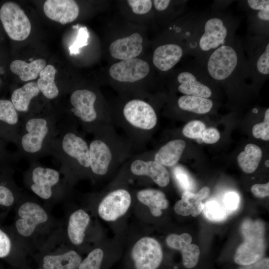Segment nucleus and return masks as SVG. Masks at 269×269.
Segmentation results:
<instances>
[{"instance_id": "1", "label": "nucleus", "mask_w": 269, "mask_h": 269, "mask_svg": "<svg viewBox=\"0 0 269 269\" xmlns=\"http://www.w3.org/2000/svg\"><path fill=\"white\" fill-rule=\"evenodd\" d=\"M75 126V122L60 121L49 149V155L60 164V171L67 181L90 170L89 145Z\"/></svg>"}, {"instance_id": "2", "label": "nucleus", "mask_w": 269, "mask_h": 269, "mask_svg": "<svg viewBox=\"0 0 269 269\" xmlns=\"http://www.w3.org/2000/svg\"><path fill=\"white\" fill-rule=\"evenodd\" d=\"M237 18L221 10L200 14L195 34L186 45L187 53L199 60L236 37Z\"/></svg>"}, {"instance_id": "3", "label": "nucleus", "mask_w": 269, "mask_h": 269, "mask_svg": "<svg viewBox=\"0 0 269 269\" xmlns=\"http://www.w3.org/2000/svg\"><path fill=\"white\" fill-rule=\"evenodd\" d=\"M59 121L58 117L51 114L23 117L16 142L19 156L30 163L49 155Z\"/></svg>"}, {"instance_id": "4", "label": "nucleus", "mask_w": 269, "mask_h": 269, "mask_svg": "<svg viewBox=\"0 0 269 269\" xmlns=\"http://www.w3.org/2000/svg\"><path fill=\"white\" fill-rule=\"evenodd\" d=\"M61 172L45 167L38 161L29 163L24 174L26 186L40 198L49 200L63 196L65 180L61 179Z\"/></svg>"}, {"instance_id": "5", "label": "nucleus", "mask_w": 269, "mask_h": 269, "mask_svg": "<svg viewBox=\"0 0 269 269\" xmlns=\"http://www.w3.org/2000/svg\"><path fill=\"white\" fill-rule=\"evenodd\" d=\"M254 83L269 76V38L249 35L242 41Z\"/></svg>"}, {"instance_id": "6", "label": "nucleus", "mask_w": 269, "mask_h": 269, "mask_svg": "<svg viewBox=\"0 0 269 269\" xmlns=\"http://www.w3.org/2000/svg\"><path fill=\"white\" fill-rule=\"evenodd\" d=\"M177 89L184 95L209 99L213 94L211 84L214 83L195 61L189 68L178 73Z\"/></svg>"}, {"instance_id": "7", "label": "nucleus", "mask_w": 269, "mask_h": 269, "mask_svg": "<svg viewBox=\"0 0 269 269\" xmlns=\"http://www.w3.org/2000/svg\"><path fill=\"white\" fill-rule=\"evenodd\" d=\"M0 19L10 38L16 41L26 39L31 31V23L24 11L17 3L8 1L0 8Z\"/></svg>"}, {"instance_id": "8", "label": "nucleus", "mask_w": 269, "mask_h": 269, "mask_svg": "<svg viewBox=\"0 0 269 269\" xmlns=\"http://www.w3.org/2000/svg\"><path fill=\"white\" fill-rule=\"evenodd\" d=\"M17 215L15 228L23 238L31 237L39 226L49 220L46 211L39 204L30 200L22 201L17 210Z\"/></svg>"}, {"instance_id": "9", "label": "nucleus", "mask_w": 269, "mask_h": 269, "mask_svg": "<svg viewBox=\"0 0 269 269\" xmlns=\"http://www.w3.org/2000/svg\"><path fill=\"white\" fill-rule=\"evenodd\" d=\"M70 112L88 131H94L98 114L95 108L96 94L88 89L74 91L70 96Z\"/></svg>"}, {"instance_id": "10", "label": "nucleus", "mask_w": 269, "mask_h": 269, "mask_svg": "<svg viewBox=\"0 0 269 269\" xmlns=\"http://www.w3.org/2000/svg\"><path fill=\"white\" fill-rule=\"evenodd\" d=\"M131 255L136 269H156L163 258L160 244L150 237H144L138 240L132 249Z\"/></svg>"}, {"instance_id": "11", "label": "nucleus", "mask_w": 269, "mask_h": 269, "mask_svg": "<svg viewBox=\"0 0 269 269\" xmlns=\"http://www.w3.org/2000/svg\"><path fill=\"white\" fill-rule=\"evenodd\" d=\"M241 3L248 15L251 35L269 37V0H247Z\"/></svg>"}, {"instance_id": "12", "label": "nucleus", "mask_w": 269, "mask_h": 269, "mask_svg": "<svg viewBox=\"0 0 269 269\" xmlns=\"http://www.w3.org/2000/svg\"><path fill=\"white\" fill-rule=\"evenodd\" d=\"M131 201V196L128 190L124 189L114 190L100 202L98 214L105 221H115L127 212Z\"/></svg>"}, {"instance_id": "13", "label": "nucleus", "mask_w": 269, "mask_h": 269, "mask_svg": "<svg viewBox=\"0 0 269 269\" xmlns=\"http://www.w3.org/2000/svg\"><path fill=\"white\" fill-rule=\"evenodd\" d=\"M123 114L130 124L141 130H151L157 121L156 114L151 106L138 99L128 102L124 108Z\"/></svg>"}, {"instance_id": "14", "label": "nucleus", "mask_w": 269, "mask_h": 269, "mask_svg": "<svg viewBox=\"0 0 269 269\" xmlns=\"http://www.w3.org/2000/svg\"><path fill=\"white\" fill-rule=\"evenodd\" d=\"M150 67L145 61L137 58L122 60L112 65L110 76L123 82H134L142 79L149 73Z\"/></svg>"}, {"instance_id": "15", "label": "nucleus", "mask_w": 269, "mask_h": 269, "mask_svg": "<svg viewBox=\"0 0 269 269\" xmlns=\"http://www.w3.org/2000/svg\"><path fill=\"white\" fill-rule=\"evenodd\" d=\"M43 10L49 18L62 24L75 20L79 12L78 4L72 0H46Z\"/></svg>"}, {"instance_id": "16", "label": "nucleus", "mask_w": 269, "mask_h": 269, "mask_svg": "<svg viewBox=\"0 0 269 269\" xmlns=\"http://www.w3.org/2000/svg\"><path fill=\"white\" fill-rule=\"evenodd\" d=\"M187 53L183 45L175 43H166L158 46L153 52L152 61L159 70L166 72L173 68Z\"/></svg>"}, {"instance_id": "17", "label": "nucleus", "mask_w": 269, "mask_h": 269, "mask_svg": "<svg viewBox=\"0 0 269 269\" xmlns=\"http://www.w3.org/2000/svg\"><path fill=\"white\" fill-rule=\"evenodd\" d=\"M89 148L90 170L96 175L106 174L112 159L110 147L103 140L96 138L91 142Z\"/></svg>"}, {"instance_id": "18", "label": "nucleus", "mask_w": 269, "mask_h": 269, "mask_svg": "<svg viewBox=\"0 0 269 269\" xmlns=\"http://www.w3.org/2000/svg\"><path fill=\"white\" fill-rule=\"evenodd\" d=\"M143 39L137 32L113 42L109 47L111 55L118 59L128 60L137 57L142 50Z\"/></svg>"}, {"instance_id": "19", "label": "nucleus", "mask_w": 269, "mask_h": 269, "mask_svg": "<svg viewBox=\"0 0 269 269\" xmlns=\"http://www.w3.org/2000/svg\"><path fill=\"white\" fill-rule=\"evenodd\" d=\"M131 172L135 175L147 176L158 186L165 187L170 181V175L167 169L154 160L145 161L136 159L130 166Z\"/></svg>"}, {"instance_id": "20", "label": "nucleus", "mask_w": 269, "mask_h": 269, "mask_svg": "<svg viewBox=\"0 0 269 269\" xmlns=\"http://www.w3.org/2000/svg\"><path fill=\"white\" fill-rule=\"evenodd\" d=\"M266 246L264 238L245 239L237 250L235 262L243 266L253 264L263 258Z\"/></svg>"}, {"instance_id": "21", "label": "nucleus", "mask_w": 269, "mask_h": 269, "mask_svg": "<svg viewBox=\"0 0 269 269\" xmlns=\"http://www.w3.org/2000/svg\"><path fill=\"white\" fill-rule=\"evenodd\" d=\"M90 220L89 214L82 209L76 210L70 214L66 231L68 239L73 245L79 246L83 243Z\"/></svg>"}, {"instance_id": "22", "label": "nucleus", "mask_w": 269, "mask_h": 269, "mask_svg": "<svg viewBox=\"0 0 269 269\" xmlns=\"http://www.w3.org/2000/svg\"><path fill=\"white\" fill-rule=\"evenodd\" d=\"M82 261L79 254L69 250L58 254H47L42 259L43 269H77Z\"/></svg>"}, {"instance_id": "23", "label": "nucleus", "mask_w": 269, "mask_h": 269, "mask_svg": "<svg viewBox=\"0 0 269 269\" xmlns=\"http://www.w3.org/2000/svg\"><path fill=\"white\" fill-rule=\"evenodd\" d=\"M186 142L182 139L171 140L161 147L156 152L154 160L164 166L175 165L185 148Z\"/></svg>"}, {"instance_id": "24", "label": "nucleus", "mask_w": 269, "mask_h": 269, "mask_svg": "<svg viewBox=\"0 0 269 269\" xmlns=\"http://www.w3.org/2000/svg\"><path fill=\"white\" fill-rule=\"evenodd\" d=\"M138 200L148 207L151 214L155 217L162 214V211L168 206V201L162 191L154 189L139 190L136 194Z\"/></svg>"}, {"instance_id": "25", "label": "nucleus", "mask_w": 269, "mask_h": 269, "mask_svg": "<svg viewBox=\"0 0 269 269\" xmlns=\"http://www.w3.org/2000/svg\"><path fill=\"white\" fill-rule=\"evenodd\" d=\"M40 92L37 83L30 82L13 91L11 101L18 112L25 114V117L30 110L31 100Z\"/></svg>"}, {"instance_id": "26", "label": "nucleus", "mask_w": 269, "mask_h": 269, "mask_svg": "<svg viewBox=\"0 0 269 269\" xmlns=\"http://www.w3.org/2000/svg\"><path fill=\"white\" fill-rule=\"evenodd\" d=\"M46 61L43 59H37L28 63L20 60L13 61L10 65L12 73L19 76L22 81L35 79L40 72L46 66Z\"/></svg>"}, {"instance_id": "27", "label": "nucleus", "mask_w": 269, "mask_h": 269, "mask_svg": "<svg viewBox=\"0 0 269 269\" xmlns=\"http://www.w3.org/2000/svg\"><path fill=\"white\" fill-rule=\"evenodd\" d=\"M202 201L197 193L184 191L181 199L175 203L174 209L175 213L179 215L187 216L191 215L193 217H196L203 209L204 204Z\"/></svg>"}, {"instance_id": "28", "label": "nucleus", "mask_w": 269, "mask_h": 269, "mask_svg": "<svg viewBox=\"0 0 269 269\" xmlns=\"http://www.w3.org/2000/svg\"><path fill=\"white\" fill-rule=\"evenodd\" d=\"M262 155V150L258 145L252 143L248 144L244 150L238 155L239 165L245 173H253L258 168Z\"/></svg>"}, {"instance_id": "29", "label": "nucleus", "mask_w": 269, "mask_h": 269, "mask_svg": "<svg viewBox=\"0 0 269 269\" xmlns=\"http://www.w3.org/2000/svg\"><path fill=\"white\" fill-rule=\"evenodd\" d=\"M56 69L52 65H47L40 72V78L37 84L40 91L47 99L52 100L57 98L59 94V89L55 83Z\"/></svg>"}, {"instance_id": "30", "label": "nucleus", "mask_w": 269, "mask_h": 269, "mask_svg": "<svg viewBox=\"0 0 269 269\" xmlns=\"http://www.w3.org/2000/svg\"><path fill=\"white\" fill-rule=\"evenodd\" d=\"M177 104L180 109L197 114L208 113L214 105L210 99L189 95L180 97Z\"/></svg>"}, {"instance_id": "31", "label": "nucleus", "mask_w": 269, "mask_h": 269, "mask_svg": "<svg viewBox=\"0 0 269 269\" xmlns=\"http://www.w3.org/2000/svg\"><path fill=\"white\" fill-rule=\"evenodd\" d=\"M0 122L11 128L18 137L21 121H19L18 112L11 101L0 100Z\"/></svg>"}, {"instance_id": "32", "label": "nucleus", "mask_w": 269, "mask_h": 269, "mask_svg": "<svg viewBox=\"0 0 269 269\" xmlns=\"http://www.w3.org/2000/svg\"><path fill=\"white\" fill-rule=\"evenodd\" d=\"M241 232L245 239L264 238L265 226L261 220H252L247 219L241 226Z\"/></svg>"}, {"instance_id": "33", "label": "nucleus", "mask_w": 269, "mask_h": 269, "mask_svg": "<svg viewBox=\"0 0 269 269\" xmlns=\"http://www.w3.org/2000/svg\"><path fill=\"white\" fill-rule=\"evenodd\" d=\"M202 211L206 218L214 222L223 221L228 215L222 205L215 200L208 201L204 204Z\"/></svg>"}, {"instance_id": "34", "label": "nucleus", "mask_w": 269, "mask_h": 269, "mask_svg": "<svg viewBox=\"0 0 269 269\" xmlns=\"http://www.w3.org/2000/svg\"><path fill=\"white\" fill-rule=\"evenodd\" d=\"M103 257V250L99 248H95L81 261L78 269H100Z\"/></svg>"}, {"instance_id": "35", "label": "nucleus", "mask_w": 269, "mask_h": 269, "mask_svg": "<svg viewBox=\"0 0 269 269\" xmlns=\"http://www.w3.org/2000/svg\"><path fill=\"white\" fill-rule=\"evenodd\" d=\"M182 254L183 264L187 268H192L198 263L200 249L198 246L193 244H190L180 251Z\"/></svg>"}, {"instance_id": "36", "label": "nucleus", "mask_w": 269, "mask_h": 269, "mask_svg": "<svg viewBox=\"0 0 269 269\" xmlns=\"http://www.w3.org/2000/svg\"><path fill=\"white\" fill-rule=\"evenodd\" d=\"M206 129L204 123L199 120H194L189 122L184 127L182 133L185 136L189 138L201 139Z\"/></svg>"}, {"instance_id": "37", "label": "nucleus", "mask_w": 269, "mask_h": 269, "mask_svg": "<svg viewBox=\"0 0 269 269\" xmlns=\"http://www.w3.org/2000/svg\"><path fill=\"white\" fill-rule=\"evenodd\" d=\"M192 237L187 233L181 235L175 234H170L167 236L166 243L167 246L171 249L180 251L186 246L191 244Z\"/></svg>"}, {"instance_id": "38", "label": "nucleus", "mask_w": 269, "mask_h": 269, "mask_svg": "<svg viewBox=\"0 0 269 269\" xmlns=\"http://www.w3.org/2000/svg\"><path fill=\"white\" fill-rule=\"evenodd\" d=\"M252 134L257 138H261L264 140H269V109L268 108L265 113L264 122L258 123L254 126Z\"/></svg>"}, {"instance_id": "39", "label": "nucleus", "mask_w": 269, "mask_h": 269, "mask_svg": "<svg viewBox=\"0 0 269 269\" xmlns=\"http://www.w3.org/2000/svg\"><path fill=\"white\" fill-rule=\"evenodd\" d=\"M174 175L179 184L184 191H191L193 188L194 184L193 180L187 171L183 167L179 166L175 167Z\"/></svg>"}, {"instance_id": "40", "label": "nucleus", "mask_w": 269, "mask_h": 269, "mask_svg": "<svg viewBox=\"0 0 269 269\" xmlns=\"http://www.w3.org/2000/svg\"><path fill=\"white\" fill-rule=\"evenodd\" d=\"M89 33L86 27H81L77 38L72 45L69 47L70 55L76 54L79 52L80 48L88 44Z\"/></svg>"}, {"instance_id": "41", "label": "nucleus", "mask_w": 269, "mask_h": 269, "mask_svg": "<svg viewBox=\"0 0 269 269\" xmlns=\"http://www.w3.org/2000/svg\"><path fill=\"white\" fill-rule=\"evenodd\" d=\"M239 202L240 198L237 193L229 192L223 197L222 206L227 213H229L238 208Z\"/></svg>"}, {"instance_id": "42", "label": "nucleus", "mask_w": 269, "mask_h": 269, "mask_svg": "<svg viewBox=\"0 0 269 269\" xmlns=\"http://www.w3.org/2000/svg\"><path fill=\"white\" fill-rule=\"evenodd\" d=\"M127 1L133 11L137 14L146 13L150 10L152 5L150 0H129Z\"/></svg>"}, {"instance_id": "43", "label": "nucleus", "mask_w": 269, "mask_h": 269, "mask_svg": "<svg viewBox=\"0 0 269 269\" xmlns=\"http://www.w3.org/2000/svg\"><path fill=\"white\" fill-rule=\"evenodd\" d=\"M15 200L14 191L0 183V205L10 206L14 203Z\"/></svg>"}, {"instance_id": "44", "label": "nucleus", "mask_w": 269, "mask_h": 269, "mask_svg": "<svg viewBox=\"0 0 269 269\" xmlns=\"http://www.w3.org/2000/svg\"><path fill=\"white\" fill-rule=\"evenodd\" d=\"M11 242L9 237L0 229V258L6 257L10 252Z\"/></svg>"}, {"instance_id": "45", "label": "nucleus", "mask_w": 269, "mask_h": 269, "mask_svg": "<svg viewBox=\"0 0 269 269\" xmlns=\"http://www.w3.org/2000/svg\"><path fill=\"white\" fill-rule=\"evenodd\" d=\"M220 137V133L216 129L209 128L203 132L201 139L206 143L212 144L217 142Z\"/></svg>"}, {"instance_id": "46", "label": "nucleus", "mask_w": 269, "mask_h": 269, "mask_svg": "<svg viewBox=\"0 0 269 269\" xmlns=\"http://www.w3.org/2000/svg\"><path fill=\"white\" fill-rule=\"evenodd\" d=\"M251 190L257 197L264 198L269 196V183L254 184L251 187Z\"/></svg>"}, {"instance_id": "47", "label": "nucleus", "mask_w": 269, "mask_h": 269, "mask_svg": "<svg viewBox=\"0 0 269 269\" xmlns=\"http://www.w3.org/2000/svg\"><path fill=\"white\" fill-rule=\"evenodd\" d=\"M269 258L261 259L257 262L247 266H243L239 269H269Z\"/></svg>"}, {"instance_id": "48", "label": "nucleus", "mask_w": 269, "mask_h": 269, "mask_svg": "<svg viewBox=\"0 0 269 269\" xmlns=\"http://www.w3.org/2000/svg\"><path fill=\"white\" fill-rule=\"evenodd\" d=\"M170 1L169 0H154L153 4L156 10L162 11L167 8Z\"/></svg>"}, {"instance_id": "49", "label": "nucleus", "mask_w": 269, "mask_h": 269, "mask_svg": "<svg viewBox=\"0 0 269 269\" xmlns=\"http://www.w3.org/2000/svg\"><path fill=\"white\" fill-rule=\"evenodd\" d=\"M265 164L266 165V167H269V160L268 159L265 162Z\"/></svg>"}, {"instance_id": "50", "label": "nucleus", "mask_w": 269, "mask_h": 269, "mask_svg": "<svg viewBox=\"0 0 269 269\" xmlns=\"http://www.w3.org/2000/svg\"></svg>"}]
</instances>
